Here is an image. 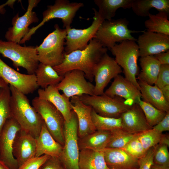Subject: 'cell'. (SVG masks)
Returning a JSON list of instances; mask_svg holds the SVG:
<instances>
[{
    "label": "cell",
    "instance_id": "cell-1",
    "mask_svg": "<svg viewBox=\"0 0 169 169\" xmlns=\"http://www.w3.org/2000/svg\"><path fill=\"white\" fill-rule=\"evenodd\" d=\"M108 49L95 38L91 39L85 48L64 54L59 65L53 67L60 75L64 76L68 72L78 70L83 72L90 82L94 79L93 70L96 64L106 53Z\"/></svg>",
    "mask_w": 169,
    "mask_h": 169
},
{
    "label": "cell",
    "instance_id": "cell-2",
    "mask_svg": "<svg viewBox=\"0 0 169 169\" xmlns=\"http://www.w3.org/2000/svg\"><path fill=\"white\" fill-rule=\"evenodd\" d=\"M9 85L11 92V117L17 121L21 130L37 138L44 123L42 118L31 105L26 95L13 86Z\"/></svg>",
    "mask_w": 169,
    "mask_h": 169
},
{
    "label": "cell",
    "instance_id": "cell-3",
    "mask_svg": "<svg viewBox=\"0 0 169 169\" xmlns=\"http://www.w3.org/2000/svg\"><path fill=\"white\" fill-rule=\"evenodd\" d=\"M55 29L44 39L42 43L36 46L39 62L52 67L60 64L63 61L67 31L55 25Z\"/></svg>",
    "mask_w": 169,
    "mask_h": 169
},
{
    "label": "cell",
    "instance_id": "cell-4",
    "mask_svg": "<svg viewBox=\"0 0 169 169\" xmlns=\"http://www.w3.org/2000/svg\"><path fill=\"white\" fill-rule=\"evenodd\" d=\"M115 56L117 63L123 69L125 78L131 82L140 90L136 77L139 73L137 64L140 53L136 41L126 40L116 44L110 49Z\"/></svg>",
    "mask_w": 169,
    "mask_h": 169
},
{
    "label": "cell",
    "instance_id": "cell-5",
    "mask_svg": "<svg viewBox=\"0 0 169 169\" xmlns=\"http://www.w3.org/2000/svg\"><path fill=\"white\" fill-rule=\"evenodd\" d=\"M0 54L11 60L15 68L22 67L28 74H33L39 63L36 46H21L16 42L0 39Z\"/></svg>",
    "mask_w": 169,
    "mask_h": 169
},
{
    "label": "cell",
    "instance_id": "cell-6",
    "mask_svg": "<svg viewBox=\"0 0 169 169\" xmlns=\"http://www.w3.org/2000/svg\"><path fill=\"white\" fill-rule=\"evenodd\" d=\"M82 3L71 2L68 0H56L53 5L47 6V9L43 13L41 22L35 27L30 28L28 33L21 40L19 44H23L31 38L36 31L46 22L56 18L60 19L63 28L68 29L70 28L73 19L78 11L83 7Z\"/></svg>",
    "mask_w": 169,
    "mask_h": 169
},
{
    "label": "cell",
    "instance_id": "cell-7",
    "mask_svg": "<svg viewBox=\"0 0 169 169\" xmlns=\"http://www.w3.org/2000/svg\"><path fill=\"white\" fill-rule=\"evenodd\" d=\"M129 21L125 18L105 20L100 25L94 38L102 46L110 49L117 42L129 40L136 41L131 33L140 31L132 30L128 28Z\"/></svg>",
    "mask_w": 169,
    "mask_h": 169
},
{
    "label": "cell",
    "instance_id": "cell-8",
    "mask_svg": "<svg viewBox=\"0 0 169 169\" xmlns=\"http://www.w3.org/2000/svg\"><path fill=\"white\" fill-rule=\"evenodd\" d=\"M78 127L76 115L72 110L69 121H64L63 129L64 143L59 157L65 169H79Z\"/></svg>",
    "mask_w": 169,
    "mask_h": 169
},
{
    "label": "cell",
    "instance_id": "cell-9",
    "mask_svg": "<svg viewBox=\"0 0 169 169\" xmlns=\"http://www.w3.org/2000/svg\"><path fill=\"white\" fill-rule=\"evenodd\" d=\"M78 97L97 114L105 117L120 118L131 106L127 104L126 100L122 98L111 97L104 94L99 95H83Z\"/></svg>",
    "mask_w": 169,
    "mask_h": 169
},
{
    "label": "cell",
    "instance_id": "cell-10",
    "mask_svg": "<svg viewBox=\"0 0 169 169\" xmlns=\"http://www.w3.org/2000/svg\"><path fill=\"white\" fill-rule=\"evenodd\" d=\"M32 105L40 115L47 129L57 142L63 146L64 143L63 129L65 120L61 113L47 100L36 97Z\"/></svg>",
    "mask_w": 169,
    "mask_h": 169
},
{
    "label": "cell",
    "instance_id": "cell-11",
    "mask_svg": "<svg viewBox=\"0 0 169 169\" xmlns=\"http://www.w3.org/2000/svg\"><path fill=\"white\" fill-rule=\"evenodd\" d=\"M92 9L94 15L91 25L84 29H76L71 27L66 29L65 54H68L76 50L84 49L88 45V42L94 38L100 25L104 20L95 8Z\"/></svg>",
    "mask_w": 169,
    "mask_h": 169
},
{
    "label": "cell",
    "instance_id": "cell-12",
    "mask_svg": "<svg viewBox=\"0 0 169 169\" xmlns=\"http://www.w3.org/2000/svg\"><path fill=\"white\" fill-rule=\"evenodd\" d=\"M86 79L83 72L74 70L66 73L63 79L56 86L69 99L83 95H94L95 86Z\"/></svg>",
    "mask_w": 169,
    "mask_h": 169
},
{
    "label": "cell",
    "instance_id": "cell-13",
    "mask_svg": "<svg viewBox=\"0 0 169 169\" xmlns=\"http://www.w3.org/2000/svg\"><path fill=\"white\" fill-rule=\"evenodd\" d=\"M123 72L115 59L106 53L96 64L93 70L95 81L94 95H103L110 80Z\"/></svg>",
    "mask_w": 169,
    "mask_h": 169
},
{
    "label": "cell",
    "instance_id": "cell-14",
    "mask_svg": "<svg viewBox=\"0 0 169 169\" xmlns=\"http://www.w3.org/2000/svg\"><path fill=\"white\" fill-rule=\"evenodd\" d=\"M40 1L28 0V5L26 12L19 17L17 13L12 19V26L6 31L5 37L8 41L19 44L21 40L28 33L30 29L29 26L33 23L38 22L39 19L36 13L33 11Z\"/></svg>",
    "mask_w": 169,
    "mask_h": 169
},
{
    "label": "cell",
    "instance_id": "cell-15",
    "mask_svg": "<svg viewBox=\"0 0 169 169\" xmlns=\"http://www.w3.org/2000/svg\"><path fill=\"white\" fill-rule=\"evenodd\" d=\"M21 129L13 118L6 121L0 135V160L10 169H18L19 166L13 153V146L16 135Z\"/></svg>",
    "mask_w": 169,
    "mask_h": 169
},
{
    "label": "cell",
    "instance_id": "cell-16",
    "mask_svg": "<svg viewBox=\"0 0 169 169\" xmlns=\"http://www.w3.org/2000/svg\"><path fill=\"white\" fill-rule=\"evenodd\" d=\"M0 77L9 85L25 95L33 93L38 87L35 74L20 73L7 65L0 58Z\"/></svg>",
    "mask_w": 169,
    "mask_h": 169
},
{
    "label": "cell",
    "instance_id": "cell-17",
    "mask_svg": "<svg viewBox=\"0 0 169 169\" xmlns=\"http://www.w3.org/2000/svg\"><path fill=\"white\" fill-rule=\"evenodd\" d=\"M136 41L140 57L154 56L169 49V35L163 34L143 32Z\"/></svg>",
    "mask_w": 169,
    "mask_h": 169
},
{
    "label": "cell",
    "instance_id": "cell-18",
    "mask_svg": "<svg viewBox=\"0 0 169 169\" xmlns=\"http://www.w3.org/2000/svg\"><path fill=\"white\" fill-rule=\"evenodd\" d=\"M104 94L111 97H119L125 99L131 105L141 98L140 91L131 82L119 74L114 78L110 86Z\"/></svg>",
    "mask_w": 169,
    "mask_h": 169
},
{
    "label": "cell",
    "instance_id": "cell-19",
    "mask_svg": "<svg viewBox=\"0 0 169 169\" xmlns=\"http://www.w3.org/2000/svg\"><path fill=\"white\" fill-rule=\"evenodd\" d=\"M120 117L122 128L130 133L136 134L152 128L147 122L142 110L137 103L132 105Z\"/></svg>",
    "mask_w": 169,
    "mask_h": 169
},
{
    "label": "cell",
    "instance_id": "cell-20",
    "mask_svg": "<svg viewBox=\"0 0 169 169\" xmlns=\"http://www.w3.org/2000/svg\"><path fill=\"white\" fill-rule=\"evenodd\" d=\"M36 139L21 129L17 133L13 146V153L20 166L35 156Z\"/></svg>",
    "mask_w": 169,
    "mask_h": 169
},
{
    "label": "cell",
    "instance_id": "cell-21",
    "mask_svg": "<svg viewBox=\"0 0 169 169\" xmlns=\"http://www.w3.org/2000/svg\"><path fill=\"white\" fill-rule=\"evenodd\" d=\"M70 98L71 108L78 119V136L81 139L96 130L91 118L92 108L83 103L77 96Z\"/></svg>",
    "mask_w": 169,
    "mask_h": 169
},
{
    "label": "cell",
    "instance_id": "cell-22",
    "mask_svg": "<svg viewBox=\"0 0 169 169\" xmlns=\"http://www.w3.org/2000/svg\"><path fill=\"white\" fill-rule=\"evenodd\" d=\"M102 151L109 169H138V159L123 149L106 148Z\"/></svg>",
    "mask_w": 169,
    "mask_h": 169
},
{
    "label": "cell",
    "instance_id": "cell-23",
    "mask_svg": "<svg viewBox=\"0 0 169 169\" xmlns=\"http://www.w3.org/2000/svg\"><path fill=\"white\" fill-rule=\"evenodd\" d=\"M39 98L52 103L61 113L65 121L68 122L71 118L72 108L70 99L61 94L56 85H50L38 90Z\"/></svg>",
    "mask_w": 169,
    "mask_h": 169
},
{
    "label": "cell",
    "instance_id": "cell-24",
    "mask_svg": "<svg viewBox=\"0 0 169 169\" xmlns=\"http://www.w3.org/2000/svg\"><path fill=\"white\" fill-rule=\"evenodd\" d=\"M36 150L35 157L46 155L59 157L63 146L53 138L48 131L44 122L38 137L36 139Z\"/></svg>",
    "mask_w": 169,
    "mask_h": 169
},
{
    "label": "cell",
    "instance_id": "cell-25",
    "mask_svg": "<svg viewBox=\"0 0 169 169\" xmlns=\"http://www.w3.org/2000/svg\"><path fill=\"white\" fill-rule=\"evenodd\" d=\"M137 82L142 100L159 110L169 112V102L165 99L160 89L155 85H150L140 80Z\"/></svg>",
    "mask_w": 169,
    "mask_h": 169
},
{
    "label": "cell",
    "instance_id": "cell-26",
    "mask_svg": "<svg viewBox=\"0 0 169 169\" xmlns=\"http://www.w3.org/2000/svg\"><path fill=\"white\" fill-rule=\"evenodd\" d=\"M80 150L78 163L79 169H109L102 150L89 149Z\"/></svg>",
    "mask_w": 169,
    "mask_h": 169
},
{
    "label": "cell",
    "instance_id": "cell-27",
    "mask_svg": "<svg viewBox=\"0 0 169 169\" xmlns=\"http://www.w3.org/2000/svg\"><path fill=\"white\" fill-rule=\"evenodd\" d=\"M139 61L141 69L137 75L138 80L150 85L155 84L161 64L154 56L141 57Z\"/></svg>",
    "mask_w": 169,
    "mask_h": 169
},
{
    "label": "cell",
    "instance_id": "cell-28",
    "mask_svg": "<svg viewBox=\"0 0 169 169\" xmlns=\"http://www.w3.org/2000/svg\"><path fill=\"white\" fill-rule=\"evenodd\" d=\"M110 131L96 130L78 140L79 149H89L101 151L106 148L109 141Z\"/></svg>",
    "mask_w": 169,
    "mask_h": 169
},
{
    "label": "cell",
    "instance_id": "cell-29",
    "mask_svg": "<svg viewBox=\"0 0 169 169\" xmlns=\"http://www.w3.org/2000/svg\"><path fill=\"white\" fill-rule=\"evenodd\" d=\"M134 0H95L94 2L99 8L98 13L105 20H109L115 16L120 8H131Z\"/></svg>",
    "mask_w": 169,
    "mask_h": 169
},
{
    "label": "cell",
    "instance_id": "cell-30",
    "mask_svg": "<svg viewBox=\"0 0 169 169\" xmlns=\"http://www.w3.org/2000/svg\"><path fill=\"white\" fill-rule=\"evenodd\" d=\"M37 84L42 89L50 85H56L63 79L52 66L39 63L35 71Z\"/></svg>",
    "mask_w": 169,
    "mask_h": 169
},
{
    "label": "cell",
    "instance_id": "cell-31",
    "mask_svg": "<svg viewBox=\"0 0 169 169\" xmlns=\"http://www.w3.org/2000/svg\"><path fill=\"white\" fill-rule=\"evenodd\" d=\"M131 8L136 15L141 17L148 16L152 8L169 14V0H134Z\"/></svg>",
    "mask_w": 169,
    "mask_h": 169
},
{
    "label": "cell",
    "instance_id": "cell-32",
    "mask_svg": "<svg viewBox=\"0 0 169 169\" xmlns=\"http://www.w3.org/2000/svg\"><path fill=\"white\" fill-rule=\"evenodd\" d=\"M169 14L162 12L155 15L150 13L149 18L144 22L147 31L169 35Z\"/></svg>",
    "mask_w": 169,
    "mask_h": 169
},
{
    "label": "cell",
    "instance_id": "cell-33",
    "mask_svg": "<svg viewBox=\"0 0 169 169\" xmlns=\"http://www.w3.org/2000/svg\"><path fill=\"white\" fill-rule=\"evenodd\" d=\"M91 116L93 123L96 130L111 131L122 128L121 119L105 117L97 114L92 109Z\"/></svg>",
    "mask_w": 169,
    "mask_h": 169
},
{
    "label": "cell",
    "instance_id": "cell-34",
    "mask_svg": "<svg viewBox=\"0 0 169 169\" xmlns=\"http://www.w3.org/2000/svg\"><path fill=\"white\" fill-rule=\"evenodd\" d=\"M136 103L142 110L149 125L152 128L165 116L167 112L159 110L150 104L139 99Z\"/></svg>",
    "mask_w": 169,
    "mask_h": 169
},
{
    "label": "cell",
    "instance_id": "cell-35",
    "mask_svg": "<svg viewBox=\"0 0 169 169\" xmlns=\"http://www.w3.org/2000/svg\"><path fill=\"white\" fill-rule=\"evenodd\" d=\"M11 92L9 85L0 90V135L7 120L11 117L10 108Z\"/></svg>",
    "mask_w": 169,
    "mask_h": 169
},
{
    "label": "cell",
    "instance_id": "cell-36",
    "mask_svg": "<svg viewBox=\"0 0 169 169\" xmlns=\"http://www.w3.org/2000/svg\"><path fill=\"white\" fill-rule=\"evenodd\" d=\"M106 148L123 149L136 134L130 133L122 128L112 130Z\"/></svg>",
    "mask_w": 169,
    "mask_h": 169
},
{
    "label": "cell",
    "instance_id": "cell-37",
    "mask_svg": "<svg viewBox=\"0 0 169 169\" xmlns=\"http://www.w3.org/2000/svg\"><path fill=\"white\" fill-rule=\"evenodd\" d=\"M136 134L144 149L146 151L159 143L162 133L152 128Z\"/></svg>",
    "mask_w": 169,
    "mask_h": 169
},
{
    "label": "cell",
    "instance_id": "cell-38",
    "mask_svg": "<svg viewBox=\"0 0 169 169\" xmlns=\"http://www.w3.org/2000/svg\"><path fill=\"white\" fill-rule=\"evenodd\" d=\"M168 147L166 145L160 143L155 146L153 157L154 164L169 167Z\"/></svg>",
    "mask_w": 169,
    "mask_h": 169
},
{
    "label": "cell",
    "instance_id": "cell-39",
    "mask_svg": "<svg viewBox=\"0 0 169 169\" xmlns=\"http://www.w3.org/2000/svg\"><path fill=\"white\" fill-rule=\"evenodd\" d=\"M123 149L131 156L137 159L142 157L146 152L137 134Z\"/></svg>",
    "mask_w": 169,
    "mask_h": 169
},
{
    "label": "cell",
    "instance_id": "cell-40",
    "mask_svg": "<svg viewBox=\"0 0 169 169\" xmlns=\"http://www.w3.org/2000/svg\"><path fill=\"white\" fill-rule=\"evenodd\" d=\"M155 147H153L148 149L142 157L138 159V169H151L154 164Z\"/></svg>",
    "mask_w": 169,
    "mask_h": 169
},
{
    "label": "cell",
    "instance_id": "cell-41",
    "mask_svg": "<svg viewBox=\"0 0 169 169\" xmlns=\"http://www.w3.org/2000/svg\"><path fill=\"white\" fill-rule=\"evenodd\" d=\"M50 156L44 155L38 157H34L25 161L18 169H39L41 165Z\"/></svg>",
    "mask_w": 169,
    "mask_h": 169
},
{
    "label": "cell",
    "instance_id": "cell-42",
    "mask_svg": "<svg viewBox=\"0 0 169 169\" xmlns=\"http://www.w3.org/2000/svg\"><path fill=\"white\" fill-rule=\"evenodd\" d=\"M161 89L169 85V64H161L156 82L155 84Z\"/></svg>",
    "mask_w": 169,
    "mask_h": 169
},
{
    "label": "cell",
    "instance_id": "cell-43",
    "mask_svg": "<svg viewBox=\"0 0 169 169\" xmlns=\"http://www.w3.org/2000/svg\"><path fill=\"white\" fill-rule=\"evenodd\" d=\"M39 169H65L59 157L50 156Z\"/></svg>",
    "mask_w": 169,
    "mask_h": 169
},
{
    "label": "cell",
    "instance_id": "cell-44",
    "mask_svg": "<svg viewBox=\"0 0 169 169\" xmlns=\"http://www.w3.org/2000/svg\"><path fill=\"white\" fill-rule=\"evenodd\" d=\"M152 128L160 133H162L163 131H169V112H167L164 118Z\"/></svg>",
    "mask_w": 169,
    "mask_h": 169
},
{
    "label": "cell",
    "instance_id": "cell-45",
    "mask_svg": "<svg viewBox=\"0 0 169 169\" xmlns=\"http://www.w3.org/2000/svg\"><path fill=\"white\" fill-rule=\"evenodd\" d=\"M161 64H169V50L154 55Z\"/></svg>",
    "mask_w": 169,
    "mask_h": 169
},
{
    "label": "cell",
    "instance_id": "cell-46",
    "mask_svg": "<svg viewBox=\"0 0 169 169\" xmlns=\"http://www.w3.org/2000/svg\"><path fill=\"white\" fill-rule=\"evenodd\" d=\"M160 90L165 99L169 102V85L165 86Z\"/></svg>",
    "mask_w": 169,
    "mask_h": 169
},
{
    "label": "cell",
    "instance_id": "cell-47",
    "mask_svg": "<svg viewBox=\"0 0 169 169\" xmlns=\"http://www.w3.org/2000/svg\"><path fill=\"white\" fill-rule=\"evenodd\" d=\"M15 1V0H9L7 1L6 3L0 5V13L1 14H4L5 12L4 7L8 5L11 7H13V4Z\"/></svg>",
    "mask_w": 169,
    "mask_h": 169
},
{
    "label": "cell",
    "instance_id": "cell-48",
    "mask_svg": "<svg viewBox=\"0 0 169 169\" xmlns=\"http://www.w3.org/2000/svg\"><path fill=\"white\" fill-rule=\"evenodd\" d=\"M159 143L166 145L169 147V135L168 134H162Z\"/></svg>",
    "mask_w": 169,
    "mask_h": 169
},
{
    "label": "cell",
    "instance_id": "cell-49",
    "mask_svg": "<svg viewBox=\"0 0 169 169\" xmlns=\"http://www.w3.org/2000/svg\"><path fill=\"white\" fill-rule=\"evenodd\" d=\"M151 169H169V167L159 166L154 164L151 167Z\"/></svg>",
    "mask_w": 169,
    "mask_h": 169
},
{
    "label": "cell",
    "instance_id": "cell-50",
    "mask_svg": "<svg viewBox=\"0 0 169 169\" xmlns=\"http://www.w3.org/2000/svg\"><path fill=\"white\" fill-rule=\"evenodd\" d=\"M8 85H9L0 77V90L1 88Z\"/></svg>",
    "mask_w": 169,
    "mask_h": 169
},
{
    "label": "cell",
    "instance_id": "cell-51",
    "mask_svg": "<svg viewBox=\"0 0 169 169\" xmlns=\"http://www.w3.org/2000/svg\"><path fill=\"white\" fill-rule=\"evenodd\" d=\"M0 169H10L2 161L0 160Z\"/></svg>",
    "mask_w": 169,
    "mask_h": 169
}]
</instances>
